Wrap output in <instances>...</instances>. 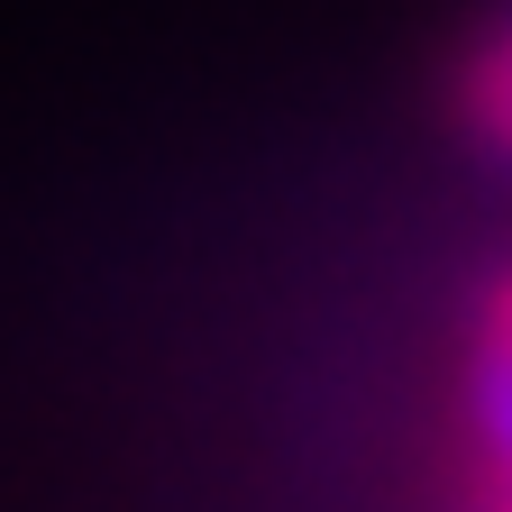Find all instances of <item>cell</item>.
I'll use <instances>...</instances> for the list:
<instances>
[{
  "instance_id": "6da1fadb",
  "label": "cell",
  "mask_w": 512,
  "mask_h": 512,
  "mask_svg": "<svg viewBox=\"0 0 512 512\" xmlns=\"http://www.w3.org/2000/svg\"><path fill=\"white\" fill-rule=\"evenodd\" d=\"M467 421H476V439H485V467H494L503 494H512V348H485V357H476Z\"/></svg>"
},
{
  "instance_id": "7a4b0ae2",
  "label": "cell",
  "mask_w": 512,
  "mask_h": 512,
  "mask_svg": "<svg viewBox=\"0 0 512 512\" xmlns=\"http://www.w3.org/2000/svg\"><path fill=\"white\" fill-rule=\"evenodd\" d=\"M476 110H485L494 138H512V37L485 55V74H476Z\"/></svg>"
}]
</instances>
